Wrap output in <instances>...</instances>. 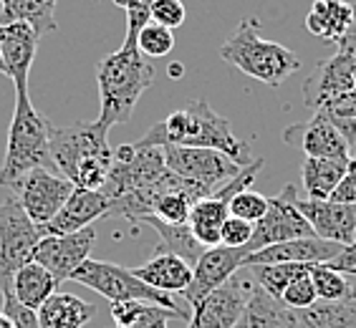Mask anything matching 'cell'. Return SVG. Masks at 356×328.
I'll use <instances>...</instances> for the list:
<instances>
[{
	"instance_id": "obj_12",
	"label": "cell",
	"mask_w": 356,
	"mask_h": 328,
	"mask_svg": "<svg viewBox=\"0 0 356 328\" xmlns=\"http://www.w3.org/2000/svg\"><path fill=\"white\" fill-rule=\"evenodd\" d=\"M293 185H286L281 195L268 197V212L253 225V238L248 243L250 253L261 250V247L275 245V243L314 235V227L309 225V220L303 218L298 207L293 205Z\"/></svg>"
},
{
	"instance_id": "obj_37",
	"label": "cell",
	"mask_w": 356,
	"mask_h": 328,
	"mask_svg": "<svg viewBox=\"0 0 356 328\" xmlns=\"http://www.w3.org/2000/svg\"><path fill=\"white\" fill-rule=\"evenodd\" d=\"M281 303L286 308H291V311H303V308H311L314 303H318V293H316L314 281H311V273L296 278V281L283 290Z\"/></svg>"
},
{
	"instance_id": "obj_29",
	"label": "cell",
	"mask_w": 356,
	"mask_h": 328,
	"mask_svg": "<svg viewBox=\"0 0 356 328\" xmlns=\"http://www.w3.org/2000/svg\"><path fill=\"white\" fill-rule=\"evenodd\" d=\"M56 3L58 0H0V6H3L0 23L23 21L33 26L35 33L43 38L56 31Z\"/></svg>"
},
{
	"instance_id": "obj_30",
	"label": "cell",
	"mask_w": 356,
	"mask_h": 328,
	"mask_svg": "<svg viewBox=\"0 0 356 328\" xmlns=\"http://www.w3.org/2000/svg\"><path fill=\"white\" fill-rule=\"evenodd\" d=\"M109 313L111 321H114V328H167L170 318H177L167 308L144 301L111 303Z\"/></svg>"
},
{
	"instance_id": "obj_17",
	"label": "cell",
	"mask_w": 356,
	"mask_h": 328,
	"mask_svg": "<svg viewBox=\"0 0 356 328\" xmlns=\"http://www.w3.org/2000/svg\"><path fill=\"white\" fill-rule=\"evenodd\" d=\"M283 142L303 149L306 157H351V144L346 142L341 131L336 129V124L321 111H314V117L309 122L288 126L283 131Z\"/></svg>"
},
{
	"instance_id": "obj_36",
	"label": "cell",
	"mask_w": 356,
	"mask_h": 328,
	"mask_svg": "<svg viewBox=\"0 0 356 328\" xmlns=\"http://www.w3.org/2000/svg\"><path fill=\"white\" fill-rule=\"evenodd\" d=\"M268 212V197L255 190H243L230 199V215L255 225Z\"/></svg>"
},
{
	"instance_id": "obj_35",
	"label": "cell",
	"mask_w": 356,
	"mask_h": 328,
	"mask_svg": "<svg viewBox=\"0 0 356 328\" xmlns=\"http://www.w3.org/2000/svg\"><path fill=\"white\" fill-rule=\"evenodd\" d=\"M137 48H139V54L147 56V58H162V56L172 54L175 35H172L170 28L157 26V23L149 21L137 33Z\"/></svg>"
},
{
	"instance_id": "obj_18",
	"label": "cell",
	"mask_w": 356,
	"mask_h": 328,
	"mask_svg": "<svg viewBox=\"0 0 356 328\" xmlns=\"http://www.w3.org/2000/svg\"><path fill=\"white\" fill-rule=\"evenodd\" d=\"M339 243H331V240H321L311 235V238H296L286 240V243H275V245H268L255 250L245 258V268L250 265H278V263H329L336 255L341 253Z\"/></svg>"
},
{
	"instance_id": "obj_16",
	"label": "cell",
	"mask_w": 356,
	"mask_h": 328,
	"mask_svg": "<svg viewBox=\"0 0 356 328\" xmlns=\"http://www.w3.org/2000/svg\"><path fill=\"white\" fill-rule=\"evenodd\" d=\"M293 205L309 220L316 238L331 240L339 245H349L356 238V205L334 202V199L301 197L298 187L293 190Z\"/></svg>"
},
{
	"instance_id": "obj_15",
	"label": "cell",
	"mask_w": 356,
	"mask_h": 328,
	"mask_svg": "<svg viewBox=\"0 0 356 328\" xmlns=\"http://www.w3.org/2000/svg\"><path fill=\"white\" fill-rule=\"evenodd\" d=\"M250 255L248 247H207L205 253L200 255V260L192 268V283L187 288L185 301L187 306H197L207 293H213L215 288L227 283L238 273L240 268H245V258Z\"/></svg>"
},
{
	"instance_id": "obj_32",
	"label": "cell",
	"mask_w": 356,
	"mask_h": 328,
	"mask_svg": "<svg viewBox=\"0 0 356 328\" xmlns=\"http://www.w3.org/2000/svg\"><path fill=\"white\" fill-rule=\"evenodd\" d=\"M202 197H205V195L192 185L177 187V190H167L165 195H159L157 202H154L152 218L162 220V222H170V225H185V222H190L192 205Z\"/></svg>"
},
{
	"instance_id": "obj_8",
	"label": "cell",
	"mask_w": 356,
	"mask_h": 328,
	"mask_svg": "<svg viewBox=\"0 0 356 328\" xmlns=\"http://www.w3.org/2000/svg\"><path fill=\"white\" fill-rule=\"evenodd\" d=\"M162 149H165L167 170L185 179L187 185L197 187L205 197L222 190L243 170L227 154L205 147H162Z\"/></svg>"
},
{
	"instance_id": "obj_46",
	"label": "cell",
	"mask_w": 356,
	"mask_h": 328,
	"mask_svg": "<svg viewBox=\"0 0 356 328\" xmlns=\"http://www.w3.org/2000/svg\"><path fill=\"white\" fill-rule=\"evenodd\" d=\"M0 328H13V323H10V318H8L3 311H0Z\"/></svg>"
},
{
	"instance_id": "obj_25",
	"label": "cell",
	"mask_w": 356,
	"mask_h": 328,
	"mask_svg": "<svg viewBox=\"0 0 356 328\" xmlns=\"http://www.w3.org/2000/svg\"><path fill=\"white\" fill-rule=\"evenodd\" d=\"M235 328H296V313L255 283L253 295Z\"/></svg>"
},
{
	"instance_id": "obj_27",
	"label": "cell",
	"mask_w": 356,
	"mask_h": 328,
	"mask_svg": "<svg viewBox=\"0 0 356 328\" xmlns=\"http://www.w3.org/2000/svg\"><path fill=\"white\" fill-rule=\"evenodd\" d=\"M227 218H230V199L220 197V195L202 197L192 205L190 227L195 238H197V243L205 250L220 245V230H222V222Z\"/></svg>"
},
{
	"instance_id": "obj_33",
	"label": "cell",
	"mask_w": 356,
	"mask_h": 328,
	"mask_svg": "<svg viewBox=\"0 0 356 328\" xmlns=\"http://www.w3.org/2000/svg\"><path fill=\"white\" fill-rule=\"evenodd\" d=\"M311 263H278V265H250V275L253 281L266 290L268 295H273L281 301L283 290H286L296 278L311 273Z\"/></svg>"
},
{
	"instance_id": "obj_5",
	"label": "cell",
	"mask_w": 356,
	"mask_h": 328,
	"mask_svg": "<svg viewBox=\"0 0 356 328\" xmlns=\"http://www.w3.org/2000/svg\"><path fill=\"white\" fill-rule=\"evenodd\" d=\"M220 58L270 89L281 86L288 76L301 69V58L275 41H266L258 33V18H243L235 33L220 46Z\"/></svg>"
},
{
	"instance_id": "obj_4",
	"label": "cell",
	"mask_w": 356,
	"mask_h": 328,
	"mask_svg": "<svg viewBox=\"0 0 356 328\" xmlns=\"http://www.w3.org/2000/svg\"><path fill=\"white\" fill-rule=\"evenodd\" d=\"M51 129L54 124L35 109L28 86H15V109L8 129L6 159L0 167V185L13 187L35 167H54L51 162Z\"/></svg>"
},
{
	"instance_id": "obj_2",
	"label": "cell",
	"mask_w": 356,
	"mask_h": 328,
	"mask_svg": "<svg viewBox=\"0 0 356 328\" xmlns=\"http://www.w3.org/2000/svg\"><path fill=\"white\" fill-rule=\"evenodd\" d=\"M99 83V119L106 129L127 124L137 109L139 99L154 83V66L139 54L137 38H124V46L96 63Z\"/></svg>"
},
{
	"instance_id": "obj_23",
	"label": "cell",
	"mask_w": 356,
	"mask_h": 328,
	"mask_svg": "<svg viewBox=\"0 0 356 328\" xmlns=\"http://www.w3.org/2000/svg\"><path fill=\"white\" fill-rule=\"evenodd\" d=\"M354 21V6L346 0H314L306 13L309 33L318 35L323 41L339 43Z\"/></svg>"
},
{
	"instance_id": "obj_45",
	"label": "cell",
	"mask_w": 356,
	"mask_h": 328,
	"mask_svg": "<svg viewBox=\"0 0 356 328\" xmlns=\"http://www.w3.org/2000/svg\"><path fill=\"white\" fill-rule=\"evenodd\" d=\"M170 76H172V79L185 76V66H182V63H170Z\"/></svg>"
},
{
	"instance_id": "obj_3",
	"label": "cell",
	"mask_w": 356,
	"mask_h": 328,
	"mask_svg": "<svg viewBox=\"0 0 356 328\" xmlns=\"http://www.w3.org/2000/svg\"><path fill=\"white\" fill-rule=\"evenodd\" d=\"M114 149L109 129L99 122H76L51 129V162L74 187L102 190L111 170Z\"/></svg>"
},
{
	"instance_id": "obj_26",
	"label": "cell",
	"mask_w": 356,
	"mask_h": 328,
	"mask_svg": "<svg viewBox=\"0 0 356 328\" xmlns=\"http://www.w3.org/2000/svg\"><path fill=\"white\" fill-rule=\"evenodd\" d=\"M349 159L336 157H306L301 164V179L303 192L311 199H331L336 187L341 185L343 174H346Z\"/></svg>"
},
{
	"instance_id": "obj_13",
	"label": "cell",
	"mask_w": 356,
	"mask_h": 328,
	"mask_svg": "<svg viewBox=\"0 0 356 328\" xmlns=\"http://www.w3.org/2000/svg\"><path fill=\"white\" fill-rule=\"evenodd\" d=\"M343 96H356V56L339 51L326 61L316 63L314 74L303 83V101L314 111Z\"/></svg>"
},
{
	"instance_id": "obj_7",
	"label": "cell",
	"mask_w": 356,
	"mask_h": 328,
	"mask_svg": "<svg viewBox=\"0 0 356 328\" xmlns=\"http://www.w3.org/2000/svg\"><path fill=\"white\" fill-rule=\"evenodd\" d=\"M46 238L43 227L28 218L15 197L0 205V290L13 288L15 273L33 260L38 243Z\"/></svg>"
},
{
	"instance_id": "obj_9",
	"label": "cell",
	"mask_w": 356,
	"mask_h": 328,
	"mask_svg": "<svg viewBox=\"0 0 356 328\" xmlns=\"http://www.w3.org/2000/svg\"><path fill=\"white\" fill-rule=\"evenodd\" d=\"M165 172L167 162L162 147H139L137 142L122 144V147L114 149L109 177L104 182L102 192L104 197L111 202V199H119L124 195H129V192L149 187Z\"/></svg>"
},
{
	"instance_id": "obj_14",
	"label": "cell",
	"mask_w": 356,
	"mask_h": 328,
	"mask_svg": "<svg viewBox=\"0 0 356 328\" xmlns=\"http://www.w3.org/2000/svg\"><path fill=\"white\" fill-rule=\"evenodd\" d=\"M96 243L94 227H83L79 233L69 235H46L38 243L33 253V260L43 265L54 275L58 286L63 281H71V275L91 258V247Z\"/></svg>"
},
{
	"instance_id": "obj_21",
	"label": "cell",
	"mask_w": 356,
	"mask_h": 328,
	"mask_svg": "<svg viewBox=\"0 0 356 328\" xmlns=\"http://www.w3.org/2000/svg\"><path fill=\"white\" fill-rule=\"evenodd\" d=\"M131 273L147 286L157 288L167 295L185 293L192 283V265L179 255L170 253L165 245H159V250H154V255L149 260H144L139 268H134Z\"/></svg>"
},
{
	"instance_id": "obj_38",
	"label": "cell",
	"mask_w": 356,
	"mask_h": 328,
	"mask_svg": "<svg viewBox=\"0 0 356 328\" xmlns=\"http://www.w3.org/2000/svg\"><path fill=\"white\" fill-rule=\"evenodd\" d=\"M187 10L182 6V0H154L149 8V21L157 26H165L170 31L179 28L185 23Z\"/></svg>"
},
{
	"instance_id": "obj_24",
	"label": "cell",
	"mask_w": 356,
	"mask_h": 328,
	"mask_svg": "<svg viewBox=\"0 0 356 328\" xmlns=\"http://www.w3.org/2000/svg\"><path fill=\"white\" fill-rule=\"evenodd\" d=\"M293 313L296 328H356V278L354 290L341 301H318Z\"/></svg>"
},
{
	"instance_id": "obj_41",
	"label": "cell",
	"mask_w": 356,
	"mask_h": 328,
	"mask_svg": "<svg viewBox=\"0 0 356 328\" xmlns=\"http://www.w3.org/2000/svg\"><path fill=\"white\" fill-rule=\"evenodd\" d=\"M250 238H253V225L245 222V220L233 218V215H230V218L222 222V230H220V245L248 247Z\"/></svg>"
},
{
	"instance_id": "obj_47",
	"label": "cell",
	"mask_w": 356,
	"mask_h": 328,
	"mask_svg": "<svg viewBox=\"0 0 356 328\" xmlns=\"http://www.w3.org/2000/svg\"><path fill=\"white\" fill-rule=\"evenodd\" d=\"M0 74L6 76V63H3V56H0Z\"/></svg>"
},
{
	"instance_id": "obj_1",
	"label": "cell",
	"mask_w": 356,
	"mask_h": 328,
	"mask_svg": "<svg viewBox=\"0 0 356 328\" xmlns=\"http://www.w3.org/2000/svg\"><path fill=\"white\" fill-rule=\"evenodd\" d=\"M137 144L139 147H205V149L227 154L240 167L253 162L250 147L235 137L230 122L215 114L205 99L187 101L182 109L167 114Z\"/></svg>"
},
{
	"instance_id": "obj_44",
	"label": "cell",
	"mask_w": 356,
	"mask_h": 328,
	"mask_svg": "<svg viewBox=\"0 0 356 328\" xmlns=\"http://www.w3.org/2000/svg\"><path fill=\"white\" fill-rule=\"evenodd\" d=\"M336 46H339V51H346V54L356 56V3H354V21H351L346 35H343V38L336 43Z\"/></svg>"
},
{
	"instance_id": "obj_31",
	"label": "cell",
	"mask_w": 356,
	"mask_h": 328,
	"mask_svg": "<svg viewBox=\"0 0 356 328\" xmlns=\"http://www.w3.org/2000/svg\"><path fill=\"white\" fill-rule=\"evenodd\" d=\"M142 225L152 227L154 233L159 235V240H162V245L170 250V253L179 255L182 260H187L192 268H195V263L200 260V255L205 253V247L200 245L197 238H195V233H192L190 222H185V225H170V222H162V220L157 218H144Z\"/></svg>"
},
{
	"instance_id": "obj_19",
	"label": "cell",
	"mask_w": 356,
	"mask_h": 328,
	"mask_svg": "<svg viewBox=\"0 0 356 328\" xmlns=\"http://www.w3.org/2000/svg\"><path fill=\"white\" fill-rule=\"evenodd\" d=\"M38 43L41 35L35 33L33 26L23 21L0 23V56L6 63V76L13 79L15 86H28Z\"/></svg>"
},
{
	"instance_id": "obj_39",
	"label": "cell",
	"mask_w": 356,
	"mask_h": 328,
	"mask_svg": "<svg viewBox=\"0 0 356 328\" xmlns=\"http://www.w3.org/2000/svg\"><path fill=\"white\" fill-rule=\"evenodd\" d=\"M3 295V313L10 318L13 328H38V311H31V308L23 306L18 298H15L13 288H8V290H0Z\"/></svg>"
},
{
	"instance_id": "obj_42",
	"label": "cell",
	"mask_w": 356,
	"mask_h": 328,
	"mask_svg": "<svg viewBox=\"0 0 356 328\" xmlns=\"http://www.w3.org/2000/svg\"><path fill=\"white\" fill-rule=\"evenodd\" d=\"M334 202H346V205H356V144H354V154L349 157V167H346V174H343L341 185L336 187V192L331 195Z\"/></svg>"
},
{
	"instance_id": "obj_34",
	"label": "cell",
	"mask_w": 356,
	"mask_h": 328,
	"mask_svg": "<svg viewBox=\"0 0 356 328\" xmlns=\"http://www.w3.org/2000/svg\"><path fill=\"white\" fill-rule=\"evenodd\" d=\"M311 281L318 293V301H341L354 290V281L349 275L331 268L329 263H316L311 268Z\"/></svg>"
},
{
	"instance_id": "obj_6",
	"label": "cell",
	"mask_w": 356,
	"mask_h": 328,
	"mask_svg": "<svg viewBox=\"0 0 356 328\" xmlns=\"http://www.w3.org/2000/svg\"><path fill=\"white\" fill-rule=\"evenodd\" d=\"M71 281L79 283V286H86L96 293H102L106 301L119 303V301H144V303H154V306H162L167 311L177 315V318H190L192 311L179 308V303L172 298V295L162 293L157 288L147 286L144 281H139L137 275L127 270V268L117 265V263H109V260H94L89 258L83 263Z\"/></svg>"
},
{
	"instance_id": "obj_40",
	"label": "cell",
	"mask_w": 356,
	"mask_h": 328,
	"mask_svg": "<svg viewBox=\"0 0 356 328\" xmlns=\"http://www.w3.org/2000/svg\"><path fill=\"white\" fill-rule=\"evenodd\" d=\"M117 8L127 13V35L124 38H137V33L149 23V8L154 0H111Z\"/></svg>"
},
{
	"instance_id": "obj_11",
	"label": "cell",
	"mask_w": 356,
	"mask_h": 328,
	"mask_svg": "<svg viewBox=\"0 0 356 328\" xmlns=\"http://www.w3.org/2000/svg\"><path fill=\"white\" fill-rule=\"evenodd\" d=\"M253 275H243L238 270L230 281L207 293L197 306H192L187 328H235L253 295Z\"/></svg>"
},
{
	"instance_id": "obj_28",
	"label": "cell",
	"mask_w": 356,
	"mask_h": 328,
	"mask_svg": "<svg viewBox=\"0 0 356 328\" xmlns=\"http://www.w3.org/2000/svg\"><path fill=\"white\" fill-rule=\"evenodd\" d=\"M13 293L26 308L38 311V308H41L51 295L58 293V281L48 273L46 268L38 265L35 260H31V263H26V265L15 273Z\"/></svg>"
},
{
	"instance_id": "obj_22",
	"label": "cell",
	"mask_w": 356,
	"mask_h": 328,
	"mask_svg": "<svg viewBox=\"0 0 356 328\" xmlns=\"http://www.w3.org/2000/svg\"><path fill=\"white\" fill-rule=\"evenodd\" d=\"M94 315V303L74 293H54L38 308V328H83Z\"/></svg>"
},
{
	"instance_id": "obj_43",
	"label": "cell",
	"mask_w": 356,
	"mask_h": 328,
	"mask_svg": "<svg viewBox=\"0 0 356 328\" xmlns=\"http://www.w3.org/2000/svg\"><path fill=\"white\" fill-rule=\"evenodd\" d=\"M329 265L336 268V270H341V273H346V270L356 268V238L351 240L349 245H343L341 253L336 255L334 260H329Z\"/></svg>"
},
{
	"instance_id": "obj_10",
	"label": "cell",
	"mask_w": 356,
	"mask_h": 328,
	"mask_svg": "<svg viewBox=\"0 0 356 328\" xmlns=\"http://www.w3.org/2000/svg\"><path fill=\"white\" fill-rule=\"evenodd\" d=\"M10 190L15 192V199L21 202L28 218L38 227H43L66 205L74 185L63 174H54L48 167H35L28 174H23Z\"/></svg>"
},
{
	"instance_id": "obj_20",
	"label": "cell",
	"mask_w": 356,
	"mask_h": 328,
	"mask_svg": "<svg viewBox=\"0 0 356 328\" xmlns=\"http://www.w3.org/2000/svg\"><path fill=\"white\" fill-rule=\"evenodd\" d=\"M109 218V199L104 197L102 190H81L74 187L66 205L56 212V218L43 225L46 235H69L89 227L94 220Z\"/></svg>"
},
{
	"instance_id": "obj_48",
	"label": "cell",
	"mask_w": 356,
	"mask_h": 328,
	"mask_svg": "<svg viewBox=\"0 0 356 328\" xmlns=\"http://www.w3.org/2000/svg\"><path fill=\"white\" fill-rule=\"evenodd\" d=\"M346 275H349V278H356V268H351V270H346Z\"/></svg>"
}]
</instances>
